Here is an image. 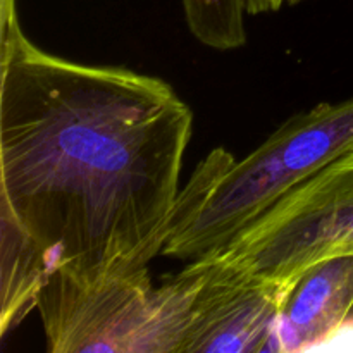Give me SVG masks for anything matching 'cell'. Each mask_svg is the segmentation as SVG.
<instances>
[{"label":"cell","mask_w":353,"mask_h":353,"mask_svg":"<svg viewBox=\"0 0 353 353\" xmlns=\"http://www.w3.org/2000/svg\"><path fill=\"white\" fill-rule=\"evenodd\" d=\"M193 112L169 83L59 57L0 0V210L50 274L93 285L162 254Z\"/></svg>","instance_id":"obj_1"},{"label":"cell","mask_w":353,"mask_h":353,"mask_svg":"<svg viewBox=\"0 0 353 353\" xmlns=\"http://www.w3.org/2000/svg\"><path fill=\"white\" fill-rule=\"evenodd\" d=\"M350 150L353 97L293 116L241 161L216 148L181 188L162 254L195 261L224 247L292 190Z\"/></svg>","instance_id":"obj_2"},{"label":"cell","mask_w":353,"mask_h":353,"mask_svg":"<svg viewBox=\"0 0 353 353\" xmlns=\"http://www.w3.org/2000/svg\"><path fill=\"white\" fill-rule=\"evenodd\" d=\"M202 285L192 261L162 285L148 268L93 285L50 276L38 299L50 353H183Z\"/></svg>","instance_id":"obj_3"},{"label":"cell","mask_w":353,"mask_h":353,"mask_svg":"<svg viewBox=\"0 0 353 353\" xmlns=\"http://www.w3.org/2000/svg\"><path fill=\"white\" fill-rule=\"evenodd\" d=\"M203 255L231 272L285 283H299L327 259L353 255V150Z\"/></svg>","instance_id":"obj_4"},{"label":"cell","mask_w":353,"mask_h":353,"mask_svg":"<svg viewBox=\"0 0 353 353\" xmlns=\"http://www.w3.org/2000/svg\"><path fill=\"white\" fill-rule=\"evenodd\" d=\"M193 262L202 271V285L183 353L268 352L276 324L299 283L238 274L205 255Z\"/></svg>","instance_id":"obj_5"},{"label":"cell","mask_w":353,"mask_h":353,"mask_svg":"<svg viewBox=\"0 0 353 353\" xmlns=\"http://www.w3.org/2000/svg\"><path fill=\"white\" fill-rule=\"evenodd\" d=\"M353 316V255L310 268L293 290L268 352L323 348Z\"/></svg>","instance_id":"obj_6"},{"label":"cell","mask_w":353,"mask_h":353,"mask_svg":"<svg viewBox=\"0 0 353 353\" xmlns=\"http://www.w3.org/2000/svg\"><path fill=\"white\" fill-rule=\"evenodd\" d=\"M0 336L37 309L50 271L34 241L0 210Z\"/></svg>","instance_id":"obj_7"},{"label":"cell","mask_w":353,"mask_h":353,"mask_svg":"<svg viewBox=\"0 0 353 353\" xmlns=\"http://www.w3.org/2000/svg\"><path fill=\"white\" fill-rule=\"evenodd\" d=\"M188 30L205 47L234 50L247 43V0H183Z\"/></svg>","instance_id":"obj_8"},{"label":"cell","mask_w":353,"mask_h":353,"mask_svg":"<svg viewBox=\"0 0 353 353\" xmlns=\"http://www.w3.org/2000/svg\"><path fill=\"white\" fill-rule=\"evenodd\" d=\"M303 0H247V10L250 16L265 12H278L285 6H296Z\"/></svg>","instance_id":"obj_9"},{"label":"cell","mask_w":353,"mask_h":353,"mask_svg":"<svg viewBox=\"0 0 353 353\" xmlns=\"http://www.w3.org/2000/svg\"><path fill=\"white\" fill-rule=\"evenodd\" d=\"M323 348H340V350H353V316L343 324L340 331L324 345Z\"/></svg>","instance_id":"obj_10"}]
</instances>
